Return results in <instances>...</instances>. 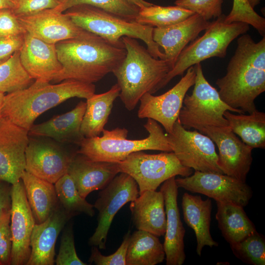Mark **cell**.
<instances>
[{"label": "cell", "mask_w": 265, "mask_h": 265, "mask_svg": "<svg viewBox=\"0 0 265 265\" xmlns=\"http://www.w3.org/2000/svg\"><path fill=\"white\" fill-rule=\"evenodd\" d=\"M165 254L157 236L138 230L131 235L126 265H156L163 262Z\"/></svg>", "instance_id": "obj_30"}, {"label": "cell", "mask_w": 265, "mask_h": 265, "mask_svg": "<svg viewBox=\"0 0 265 265\" xmlns=\"http://www.w3.org/2000/svg\"><path fill=\"white\" fill-rule=\"evenodd\" d=\"M119 173L117 162L94 161L78 153L67 172L83 198L94 190L103 189Z\"/></svg>", "instance_id": "obj_23"}, {"label": "cell", "mask_w": 265, "mask_h": 265, "mask_svg": "<svg viewBox=\"0 0 265 265\" xmlns=\"http://www.w3.org/2000/svg\"><path fill=\"white\" fill-rule=\"evenodd\" d=\"M25 34L0 36V64L20 50L24 43Z\"/></svg>", "instance_id": "obj_44"}, {"label": "cell", "mask_w": 265, "mask_h": 265, "mask_svg": "<svg viewBox=\"0 0 265 265\" xmlns=\"http://www.w3.org/2000/svg\"><path fill=\"white\" fill-rule=\"evenodd\" d=\"M12 185L0 180V212L3 209H11Z\"/></svg>", "instance_id": "obj_45"}, {"label": "cell", "mask_w": 265, "mask_h": 265, "mask_svg": "<svg viewBox=\"0 0 265 265\" xmlns=\"http://www.w3.org/2000/svg\"><path fill=\"white\" fill-rule=\"evenodd\" d=\"M122 40L126 56L112 73L120 89L119 97L131 111L143 95L153 94L160 89L171 68L164 59L152 56L135 38L124 36Z\"/></svg>", "instance_id": "obj_4"}, {"label": "cell", "mask_w": 265, "mask_h": 265, "mask_svg": "<svg viewBox=\"0 0 265 265\" xmlns=\"http://www.w3.org/2000/svg\"><path fill=\"white\" fill-rule=\"evenodd\" d=\"M139 195L138 186L129 175L120 172L101 189L94 205L99 212L98 225L88 244L99 249L106 248L107 236L111 222L118 211L133 201Z\"/></svg>", "instance_id": "obj_11"}, {"label": "cell", "mask_w": 265, "mask_h": 265, "mask_svg": "<svg viewBox=\"0 0 265 265\" xmlns=\"http://www.w3.org/2000/svg\"><path fill=\"white\" fill-rule=\"evenodd\" d=\"M17 0H0V9L9 8L13 9L16 5Z\"/></svg>", "instance_id": "obj_47"}, {"label": "cell", "mask_w": 265, "mask_h": 265, "mask_svg": "<svg viewBox=\"0 0 265 265\" xmlns=\"http://www.w3.org/2000/svg\"><path fill=\"white\" fill-rule=\"evenodd\" d=\"M81 4L94 6L133 21H134L139 10L125 0H60L59 5L53 9L63 13L73 6Z\"/></svg>", "instance_id": "obj_35"}, {"label": "cell", "mask_w": 265, "mask_h": 265, "mask_svg": "<svg viewBox=\"0 0 265 265\" xmlns=\"http://www.w3.org/2000/svg\"><path fill=\"white\" fill-rule=\"evenodd\" d=\"M178 190L175 177L164 181L160 189L164 197L166 218L163 244L166 265H182L186 260L184 240L185 229L178 206Z\"/></svg>", "instance_id": "obj_19"}, {"label": "cell", "mask_w": 265, "mask_h": 265, "mask_svg": "<svg viewBox=\"0 0 265 265\" xmlns=\"http://www.w3.org/2000/svg\"><path fill=\"white\" fill-rule=\"evenodd\" d=\"M54 185L60 205L72 217L82 213L91 217L94 215V205L80 196L68 173Z\"/></svg>", "instance_id": "obj_33"}, {"label": "cell", "mask_w": 265, "mask_h": 265, "mask_svg": "<svg viewBox=\"0 0 265 265\" xmlns=\"http://www.w3.org/2000/svg\"><path fill=\"white\" fill-rule=\"evenodd\" d=\"M26 32L11 9H0V36L17 35Z\"/></svg>", "instance_id": "obj_43"}, {"label": "cell", "mask_w": 265, "mask_h": 265, "mask_svg": "<svg viewBox=\"0 0 265 265\" xmlns=\"http://www.w3.org/2000/svg\"><path fill=\"white\" fill-rule=\"evenodd\" d=\"M182 207L184 221L195 234L197 254L201 256L202 249L206 246H217L218 242L214 240L210 233L211 200L209 198L203 200L200 196L185 193Z\"/></svg>", "instance_id": "obj_26"}, {"label": "cell", "mask_w": 265, "mask_h": 265, "mask_svg": "<svg viewBox=\"0 0 265 265\" xmlns=\"http://www.w3.org/2000/svg\"><path fill=\"white\" fill-rule=\"evenodd\" d=\"M4 96V94L0 92V117L2 116L1 109L2 107Z\"/></svg>", "instance_id": "obj_49"}, {"label": "cell", "mask_w": 265, "mask_h": 265, "mask_svg": "<svg viewBox=\"0 0 265 265\" xmlns=\"http://www.w3.org/2000/svg\"><path fill=\"white\" fill-rule=\"evenodd\" d=\"M230 245L235 256L243 262L253 265H265V239L257 231Z\"/></svg>", "instance_id": "obj_36"}, {"label": "cell", "mask_w": 265, "mask_h": 265, "mask_svg": "<svg viewBox=\"0 0 265 265\" xmlns=\"http://www.w3.org/2000/svg\"><path fill=\"white\" fill-rule=\"evenodd\" d=\"M200 132L216 144L218 165L223 174L245 182L253 161V149L240 140L230 127H206Z\"/></svg>", "instance_id": "obj_14"}, {"label": "cell", "mask_w": 265, "mask_h": 265, "mask_svg": "<svg viewBox=\"0 0 265 265\" xmlns=\"http://www.w3.org/2000/svg\"><path fill=\"white\" fill-rule=\"evenodd\" d=\"M59 2L60 0H17L16 5L12 10L17 16H26L53 9Z\"/></svg>", "instance_id": "obj_42"}, {"label": "cell", "mask_w": 265, "mask_h": 265, "mask_svg": "<svg viewBox=\"0 0 265 265\" xmlns=\"http://www.w3.org/2000/svg\"><path fill=\"white\" fill-rule=\"evenodd\" d=\"M166 135L172 152L183 166L195 171L223 174L214 144L208 136L186 129L178 119Z\"/></svg>", "instance_id": "obj_10"}, {"label": "cell", "mask_w": 265, "mask_h": 265, "mask_svg": "<svg viewBox=\"0 0 265 265\" xmlns=\"http://www.w3.org/2000/svg\"><path fill=\"white\" fill-rule=\"evenodd\" d=\"M144 127L148 135L135 140L127 139L128 131L125 128H116L110 131L104 129L102 136L84 137L79 144L80 148L77 153L94 161L118 162L136 151L172 152L166 134L158 122L148 118Z\"/></svg>", "instance_id": "obj_5"}, {"label": "cell", "mask_w": 265, "mask_h": 265, "mask_svg": "<svg viewBox=\"0 0 265 265\" xmlns=\"http://www.w3.org/2000/svg\"><path fill=\"white\" fill-rule=\"evenodd\" d=\"M218 228L230 245L237 243L256 231L243 207L230 202L216 201Z\"/></svg>", "instance_id": "obj_29"}, {"label": "cell", "mask_w": 265, "mask_h": 265, "mask_svg": "<svg viewBox=\"0 0 265 265\" xmlns=\"http://www.w3.org/2000/svg\"><path fill=\"white\" fill-rule=\"evenodd\" d=\"M224 116L234 133L254 148H265V113L258 110L245 115L235 114L227 110Z\"/></svg>", "instance_id": "obj_31"}, {"label": "cell", "mask_w": 265, "mask_h": 265, "mask_svg": "<svg viewBox=\"0 0 265 265\" xmlns=\"http://www.w3.org/2000/svg\"><path fill=\"white\" fill-rule=\"evenodd\" d=\"M131 235L128 232L118 249L113 254L105 256L97 246H92L88 262L97 265H126V254Z\"/></svg>", "instance_id": "obj_41"}, {"label": "cell", "mask_w": 265, "mask_h": 265, "mask_svg": "<svg viewBox=\"0 0 265 265\" xmlns=\"http://www.w3.org/2000/svg\"><path fill=\"white\" fill-rule=\"evenodd\" d=\"M211 23L199 15L194 13L177 24L165 27H154L153 40L163 48L164 60L171 70L188 43L198 37L199 34L207 29Z\"/></svg>", "instance_id": "obj_20"}, {"label": "cell", "mask_w": 265, "mask_h": 265, "mask_svg": "<svg viewBox=\"0 0 265 265\" xmlns=\"http://www.w3.org/2000/svg\"><path fill=\"white\" fill-rule=\"evenodd\" d=\"M194 66L186 70V73L172 88L159 96L147 93L140 98L137 112L139 118H150L160 123L167 133L172 131L178 119L183 101L188 89L195 81Z\"/></svg>", "instance_id": "obj_13"}, {"label": "cell", "mask_w": 265, "mask_h": 265, "mask_svg": "<svg viewBox=\"0 0 265 265\" xmlns=\"http://www.w3.org/2000/svg\"><path fill=\"white\" fill-rule=\"evenodd\" d=\"M227 23L242 22L251 25L262 36L265 33V19L252 8L247 0H233L232 9L226 16Z\"/></svg>", "instance_id": "obj_37"}, {"label": "cell", "mask_w": 265, "mask_h": 265, "mask_svg": "<svg viewBox=\"0 0 265 265\" xmlns=\"http://www.w3.org/2000/svg\"><path fill=\"white\" fill-rule=\"evenodd\" d=\"M17 17L26 32L50 44L78 37L86 31L76 25L64 12L54 9Z\"/></svg>", "instance_id": "obj_18"}, {"label": "cell", "mask_w": 265, "mask_h": 265, "mask_svg": "<svg viewBox=\"0 0 265 265\" xmlns=\"http://www.w3.org/2000/svg\"><path fill=\"white\" fill-rule=\"evenodd\" d=\"M194 13L176 5L162 6L153 4L139 9L136 23L153 27H162L182 22Z\"/></svg>", "instance_id": "obj_32"}, {"label": "cell", "mask_w": 265, "mask_h": 265, "mask_svg": "<svg viewBox=\"0 0 265 265\" xmlns=\"http://www.w3.org/2000/svg\"><path fill=\"white\" fill-rule=\"evenodd\" d=\"M95 92L93 83L66 80L56 84L41 80L4 95L2 116L28 131L41 114L74 97L88 99Z\"/></svg>", "instance_id": "obj_3"}, {"label": "cell", "mask_w": 265, "mask_h": 265, "mask_svg": "<svg viewBox=\"0 0 265 265\" xmlns=\"http://www.w3.org/2000/svg\"><path fill=\"white\" fill-rule=\"evenodd\" d=\"M62 69L53 80H66L96 82L120 64L126 54L125 47L114 44L86 31L80 36L55 44Z\"/></svg>", "instance_id": "obj_2"}, {"label": "cell", "mask_w": 265, "mask_h": 265, "mask_svg": "<svg viewBox=\"0 0 265 265\" xmlns=\"http://www.w3.org/2000/svg\"><path fill=\"white\" fill-rule=\"evenodd\" d=\"M28 131L3 116L0 117V180L18 182L26 168Z\"/></svg>", "instance_id": "obj_16"}, {"label": "cell", "mask_w": 265, "mask_h": 265, "mask_svg": "<svg viewBox=\"0 0 265 265\" xmlns=\"http://www.w3.org/2000/svg\"><path fill=\"white\" fill-rule=\"evenodd\" d=\"M11 197V265H26L30 257V238L35 222L21 179L12 185Z\"/></svg>", "instance_id": "obj_15"}, {"label": "cell", "mask_w": 265, "mask_h": 265, "mask_svg": "<svg viewBox=\"0 0 265 265\" xmlns=\"http://www.w3.org/2000/svg\"><path fill=\"white\" fill-rule=\"evenodd\" d=\"M162 193L146 190L131 202L130 210L133 223L137 230L157 236L164 235L166 218Z\"/></svg>", "instance_id": "obj_24"}, {"label": "cell", "mask_w": 265, "mask_h": 265, "mask_svg": "<svg viewBox=\"0 0 265 265\" xmlns=\"http://www.w3.org/2000/svg\"><path fill=\"white\" fill-rule=\"evenodd\" d=\"M223 0H176V5L189 10L209 21L222 13Z\"/></svg>", "instance_id": "obj_39"}, {"label": "cell", "mask_w": 265, "mask_h": 265, "mask_svg": "<svg viewBox=\"0 0 265 265\" xmlns=\"http://www.w3.org/2000/svg\"><path fill=\"white\" fill-rule=\"evenodd\" d=\"M175 182L178 188L243 207L248 205L253 195L246 182L224 174L195 171L189 176L175 178Z\"/></svg>", "instance_id": "obj_12"}, {"label": "cell", "mask_w": 265, "mask_h": 265, "mask_svg": "<svg viewBox=\"0 0 265 265\" xmlns=\"http://www.w3.org/2000/svg\"><path fill=\"white\" fill-rule=\"evenodd\" d=\"M117 163L120 173H125L135 180L139 194L146 190H156L171 177H187L193 172L192 169L183 166L172 152L149 154L136 151Z\"/></svg>", "instance_id": "obj_9"}, {"label": "cell", "mask_w": 265, "mask_h": 265, "mask_svg": "<svg viewBox=\"0 0 265 265\" xmlns=\"http://www.w3.org/2000/svg\"><path fill=\"white\" fill-rule=\"evenodd\" d=\"M193 66L196 73L194 88L191 95H185L178 119L180 123L186 129L199 132L206 127H229L224 116L225 111L243 113L221 100L218 91L205 77L201 63Z\"/></svg>", "instance_id": "obj_8"}, {"label": "cell", "mask_w": 265, "mask_h": 265, "mask_svg": "<svg viewBox=\"0 0 265 265\" xmlns=\"http://www.w3.org/2000/svg\"><path fill=\"white\" fill-rule=\"evenodd\" d=\"M77 153H71L48 142L29 139L25 153V170L54 184L67 173Z\"/></svg>", "instance_id": "obj_17"}, {"label": "cell", "mask_w": 265, "mask_h": 265, "mask_svg": "<svg viewBox=\"0 0 265 265\" xmlns=\"http://www.w3.org/2000/svg\"><path fill=\"white\" fill-rule=\"evenodd\" d=\"M130 4L137 7L139 9L142 8L143 7L149 6L153 5V4L149 2L146 1L144 0H125Z\"/></svg>", "instance_id": "obj_46"}, {"label": "cell", "mask_w": 265, "mask_h": 265, "mask_svg": "<svg viewBox=\"0 0 265 265\" xmlns=\"http://www.w3.org/2000/svg\"><path fill=\"white\" fill-rule=\"evenodd\" d=\"M247 0L249 3L250 4V6L252 7V8L254 9V8L260 3L261 0Z\"/></svg>", "instance_id": "obj_48"}, {"label": "cell", "mask_w": 265, "mask_h": 265, "mask_svg": "<svg viewBox=\"0 0 265 265\" xmlns=\"http://www.w3.org/2000/svg\"><path fill=\"white\" fill-rule=\"evenodd\" d=\"M222 14L212 22L205 33L187 45L181 52L173 68L160 85L164 87L172 79L182 76L189 67L211 57L224 58L230 44L238 36L246 33L249 25L242 22L227 23Z\"/></svg>", "instance_id": "obj_7"}, {"label": "cell", "mask_w": 265, "mask_h": 265, "mask_svg": "<svg viewBox=\"0 0 265 265\" xmlns=\"http://www.w3.org/2000/svg\"><path fill=\"white\" fill-rule=\"evenodd\" d=\"M64 13L80 28L116 45L124 47V36L140 39L152 56L164 59V53L153 40V27L86 4L73 6Z\"/></svg>", "instance_id": "obj_6"}, {"label": "cell", "mask_w": 265, "mask_h": 265, "mask_svg": "<svg viewBox=\"0 0 265 265\" xmlns=\"http://www.w3.org/2000/svg\"><path fill=\"white\" fill-rule=\"evenodd\" d=\"M86 106V102L80 101L69 112L42 123L33 124L28 131V135L49 137L59 142L79 144L84 138L80 127Z\"/></svg>", "instance_id": "obj_25"}, {"label": "cell", "mask_w": 265, "mask_h": 265, "mask_svg": "<svg viewBox=\"0 0 265 265\" xmlns=\"http://www.w3.org/2000/svg\"><path fill=\"white\" fill-rule=\"evenodd\" d=\"M215 84L229 106L243 113L257 110L255 100L265 91V36L255 42L249 34L241 35L226 74Z\"/></svg>", "instance_id": "obj_1"}, {"label": "cell", "mask_w": 265, "mask_h": 265, "mask_svg": "<svg viewBox=\"0 0 265 265\" xmlns=\"http://www.w3.org/2000/svg\"><path fill=\"white\" fill-rule=\"evenodd\" d=\"M120 92V87L116 83L107 91L94 94L86 99V106L80 127V132L84 137L100 136L105 129L114 101L119 97Z\"/></svg>", "instance_id": "obj_28"}, {"label": "cell", "mask_w": 265, "mask_h": 265, "mask_svg": "<svg viewBox=\"0 0 265 265\" xmlns=\"http://www.w3.org/2000/svg\"><path fill=\"white\" fill-rule=\"evenodd\" d=\"M20 58L23 67L34 80L53 81L62 69L55 44L45 42L27 32L20 50Z\"/></svg>", "instance_id": "obj_21"}, {"label": "cell", "mask_w": 265, "mask_h": 265, "mask_svg": "<svg viewBox=\"0 0 265 265\" xmlns=\"http://www.w3.org/2000/svg\"><path fill=\"white\" fill-rule=\"evenodd\" d=\"M56 265H86L78 257L75 246L73 225L67 224L62 230Z\"/></svg>", "instance_id": "obj_38"}, {"label": "cell", "mask_w": 265, "mask_h": 265, "mask_svg": "<svg viewBox=\"0 0 265 265\" xmlns=\"http://www.w3.org/2000/svg\"><path fill=\"white\" fill-rule=\"evenodd\" d=\"M23 67L20 51L0 64V92L9 93L25 89L34 81Z\"/></svg>", "instance_id": "obj_34"}, {"label": "cell", "mask_w": 265, "mask_h": 265, "mask_svg": "<svg viewBox=\"0 0 265 265\" xmlns=\"http://www.w3.org/2000/svg\"><path fill=\"white\" fill-rule=\"evenodd\" d=\"M22 180L35 224L45 221L59 205L54 184L25 170Z\"/></svg>", "instance_id": "obj_27"}, {"label": "cell", "mask_w": 265, "mask_h": 265, "mask_svg": "<svg viewBox=\"0 0 265 265\" xmlns=\"http://www.w3.org/2000/svg\"><path fill=\"white\" fill-rule=\"evenodd\" d=\"M72 217L60 204L43 222L35 224L30 238L31 252L26 265H53L58 235Z\"/></svg>", "instance_id": "obj_22"}, {"label": "cell", "mask_w": 265, "mask_h": 265, "mask_svg": "<svg viewBox=\"0 0 265 265\" xmlns=\"http://www.w3.org/2000/svg\"><path fill=\"white\" fill-rule=\"evenodd\" d=\"M11 209L0 212V265H11L12 248L10 228Z\"/></svg>", "instance_id": "obj_40"}]
</instances>
